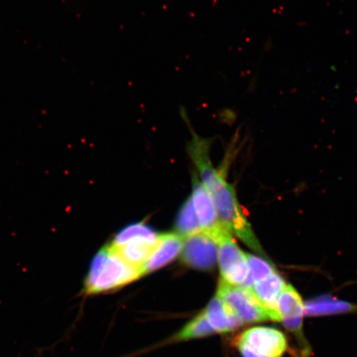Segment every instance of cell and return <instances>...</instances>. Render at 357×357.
I'll use <instances>...</instances> for the list:
<instances>
[{"label":"cell","mask_w":357,"mask_h":357,"mask_svg":"<svg viewBox=\"0 0 357 357\" xmlns=\"http://www.w3.org/2000/svg\"><path fill=\"white\" fill-rule=\"evenodd\" d=\"M189 151L199 169L201 180L211 195L222 226L238 236L250 248L264 255L261 245L240 206L234 187L213 166L209 158L208 142L195 136L189 145Z\"/></svg>","instance_id":"1"},{"label":"cell","mask_w":357,"mask_h":357,"mask_svg":"<svg viewBox=\"0 0 357 357\" xmlns=\"http://www.w3.org/2000/svg\"><path fill=\"white\" fill-rule=\"evenodd\" d=\"M139 268L119 255L109 245H105L95 257L84 280L83 292L93 296L118 289L142 278Z\"/></svg>","instance_id":"2"},{"label":"cell","mask_w":357,"mask_h":357,"mask_svg":"<svg viewBox=\"0 0 357 357\" xmlns=\"http://www.w3.org/2000/svg\"><path fill=\"white\" fill-rule=\"evenodd\" d=\"M235 344L243 357H282L288 348L282 332L262 326L245 330L236 337Z\"/></svg>","instance_id":"3"},{"label":"cell","mask_w":357,"mask_h":357,"mask_svg":"<svg viewBox=\"0 0 357 357\" xmlns=\"http://www.w3.org/2000/svg\"><path fill=\"white\" fill-rule=\"evenodd\" d=\"M214 240L218 245L221 280L234 287H243L249 275L247 254L239 248L226 229L221 230Z\"/></svg>","instance_id":"4"},{"label":"cell","mask_w":357,"mask_h":357,"mask_svg":"<svg viewBox=\"0 0 357 357\" xmlns=\"http://www.w3.org/2000/svg\"><path fill=\"white\" fill-rule=\"evenodd\" d=\"M217 296L230 307L243 324L273 321L270 312L258 301L251 289L234 287L220 280Z\"/></svg>","instance_id":"5"},{"label":"cell","mask_w":357,"mask_h":357,"mask_svg":"<svg viewBox=\"0 0 357 357\" xmlns=\"http://www.w3.org/2000/svg\"><path fill=\"white\" fill-rule=\"evenodd\" d=\"M182 261L194 269L209 271L216 264L218 245L204 231L186 238L182 250Z\"/></svg>","instance_id":"6"},{"label":"cell","mask_w":357,"mask_h":357,"mask_svg":"<svg viewBox=\"0 0 357 357\" xmlns=\"http://www.w3.org/2000/svg\"><path fill=\"white\" fill-rule=\"evenodd\" d=\"M191 201L204 233L213 236L225 227L218 220L211 195H208L203 183L198 181L197 178H195L194 180Z\"/></svg>","instance_id":"7"},{"label":"cell","mask_w":357,"mask_h":357,"mask_svg":"<svg viewBox=\"0 0 357 357\" xmlns=\"http://www.w3.org/2000/svg\"><path fill=\"white\" fill-rule=\"evenodd\" d=\"M184 248V240L177 234L159 236L153 252L142 267V275L160 269L176 259Z\"/></svg>","instance_id":"8"},{"label":"cell","mask_w":357,"mask_h":357,"mask_svg":"<svg viewBox=\"0 0 357 357\" xmlns=\"http://www.w3.org/2000/svg\"><path fill=\"white\" fill-rule=\"evenodd\" d=\"M287 287L285 281L281 276L275 272L264 280L253 285L251 289L254 296H255L259 302L265 307L273 318L275 322H280V318L276 311V305L281 293Z\"/></svg>","instance_id":"9"},{"label":"cell","mask_w":357,"mask_h":357,"mask_svg":"<svg viewBox=\"0 0 357 357\" xmlns=\"http://www.w3.org/2000/svg\"><path fill=\"white\" fill-rule=\"evenodd\" d=\"M209 324L215 333H229L243 324L218 296L214 297L204 310Z\"/></svg>","instance_id":"10"},{"label":"cell","mask_w":357,"mask_h":357,"mask_svg":"<svg viewBox=\"0 0 357 357\" xmlns=\"http://www.w3.org/2000/svg\"><path fill=\"white\" fill-rule=\"evenodd\" d=\"M276 311L280 321L290 322V321L303 320L305 315V303L297 290L292 285L287 284L281 293Z\"/></svg>","instance_id":"11"},{"label":"cell","mask_w":357,"mask_h":357,"mask_svg":"<svg viewBox=\"0 0 357 357\" xmlns=\"http://www.w3.org/2000/svg\"><path fill=\"white\" fill-rule=\"evenodd\" d=\"M156 243L144 239L131 241L126 244L115 247L110 244L114 251L129 264L139 268L142 267L153 252Z\"/></svg>","instance_id":"12"},{"label":"cell","mask_w":357,"mask_h":357,"mask_svg":"<svg viewBox=\"0 0 357 357\" xmlns=\"http://www.w3.org/2000/svg\"><path fill=\"white\" fill-rule=\"evenodd\" d=\"M357 310V306L336 298L323 296L307 302L305 305V314L320 316L340 312H351Z\"/></svg>","instance_id":"13"},{"label":"cell","mask_w":357,"mask_h":357,"mask_svg":"<svg viewBox=\"0 0 357 357\" xmlns=\"http://www.w3.org/2000/svg\"><path fill=\"white\" fill-rule=\"evenodd\" d=\"M176 229L177 234L185 238L203 231L191 199L187 200L181 208L176 220Z\"/></svg>","instance_id":"14"},{"label":"cell","mask_w":357,"mask_h":357,"mask_svg":"<svg viewBox=\"0 0 357 357\" xmlns=\"http://www.w3.org/2000/svg\"><path fill=\"white\" fill-rule=\"evenodd\" d=\"M159 236L149 226L144 225V223H137V225L125 227L124 229L116 236V238L111 244L115 245V247H119V245H122L131 242V241L137 239L147 240L156 243H158Z\"/></svg>","instance_id":"15"},{"label":"cell","mask_w":357,"mask_h":357,"mask_svg":"<svg viewBox=\"0 0 357 357\" xmlns=\"http://www.w3.org/2000/svg\"><path fill=\"white\" fill-rule=\"evenodd\" d=\"M247 259L249 266V275L243 287L251 288L254 284L260 282L262 280L269 278L270 275L278 272L275 266L264 258L247 254Z\"/></svg>","instance_id":"16"},{"label":"cell","mask_w":357,"mask_h":357,"mask_svg":"<svg viewBox=\"0 0 357 357\" xmlns=\"http://www.w3.org/2000/svg\"><path fill=\"white\" fill-rule=\"evenodd\" d=\"M215 332L209 324L204 312L202 311L183 328L175 339L176 341H185L189 339L205 337Z\"/></svg>","instance_id":"17"}]
</instances>
